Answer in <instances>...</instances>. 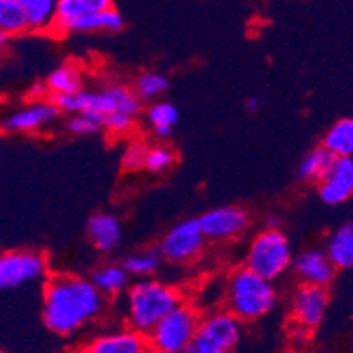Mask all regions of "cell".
<instances>
[{
  "label": "cell",
  "mask_w": 353,
  "mask_h": 353,
  "mask_svg": "<svg viewBox=\"0 0 353 353\" xmlns=\"http://www.w3.org/2000/svg\"><path fill=\"white\" fill-rule=\"evenodd\" d=\"M27 16L28 30L50 32L57 18V0H18Z\"/></svg>",
  "instance_id": "19"
},
{
  "label": "cell",
  "mask_w": 353,
  "mask_h": 353,
  "mask_svg": "<svg viewBox=\"0 0 353 353\" xmlns=\"http://www.w3.org/2000/svg\"><path fill=\"white\" fill-rule=\"evenodd\" d=\"M95 287L104 297H117L128 287V272L123 265L105 264L95 269L90 276Z\"/></svg>",
  "instance_id": "20"
},
{
  "label": "cell",
  "mask_w": 353,
  "mask_h": 353,
  "mask_svg": "<svg viewBox=\"0 0 353 353\" xmlns=\"http://www.w3.org/2000/svg\"><path fill=\"white\" fill-rule=\"evenodd\" d=\"M146 117L152 127H155V125H171V127H174L179 113L171 102H157V104L148 109Z\"/></svg>",
  "instance_id": "30"
},
{
  "label": "cell",
  "mask_w": 353,
  "mask_h": 353,
  "mask_svg": "<svg viewBox=\"0 0 353 353\" xmlns=\"http://www.w3.org/2000/svg\"><path fill=\"white\" fill-rule=\"evenodd\" d=\"M278 294L272 281L256 274L252 269L241 268L234 271L227 283V304L229 311L241 322H253L274 307Z\"/></svg>",
  "instance_id": "3"
},
{
  "label": "cell",
  "mask_w": 353,
  "mask_h": 353,
  "mask_svg": "<svg viewBox=\"0 0 353 353\" xmlns=\"http://www.w3.org/2000/svg\"><path fill=\"white\" fill-rule=\"evenodd\" d=\"M0 28L9 37L28 32L27 16L18 0H0Z\"/></svg>",
  "instance_id": "25"
},
{
  "label": "cell",
  "mask_w": 353,
  "mask_h": 353,
  "mask_svg": "<svg viewBox=\"0 0 353 353\" xmlns=\"http://www.w3.org/2000/svg\"><path fill=\"white\" fill-rule=\"evenodd\" d=\"M243 336L241 320L230 311H216L199 320L188 353H229Z\"/></svg>",
  "instance_id": "7"
},
{
  "label": "cell",
  "mask_w": 353,
  "mask_h": 353,
  "mask_svg": "<svg viewBox=\"0 0 353 353\" xmlns=\"http://www.w3.org/2000/svg\"><path fill=\"white\" fill-rule=\"evenodd\" d=\"M48 272V260L41 252L14 250L0 255V290L18 288L41 280Z\"/></svg>",
  "instance_id": "8"
},
{
  "label": "cell",
  "mask_w": 353,
  "mask_h": 353,
  "mask_svg": "<svg viewBox=\"0 0 353 353\" xmlns=\"http://www.w3.org/2000/svg\"><path fill=\"white\" fill-rule=\"evenodd\" d=\"M46 86L50 90V95L78 94L83 90V72L74 63H65L48 76Z\"/></svg>",
  "instance_id": "23"
},
{
  "label": "cell",
  "mask_w": 353,
  "mask_h": 353,
  "mask_svg": "<svg viewBox=\"0 0 353 353\" xmlns=\"http://www.w3.org/2000/svg\"><path fill=\"white\" fill-rule=\"evenodd\" d=\"M134 123H136V117L128 113H109L104 117L101 127L105 128L111 136H125V134L132 132Z\"/></svg>",
  "instance_id": "29"
},
{
  "label": "cell",
  "mask_w": 353,
  "mask_h": 353,
  "mask_svg": "<svg viewBox=\"0 0 353 353\" xmlns=\"http://www.w3.org/2000/svg\"><path fill=\"white\" fill-rule=\"evenodd\" d=\"M292 262V250L287 236L280 229H268L253 239L246 255L245 268L274 281Z\"/></svg>",
  "instance_id": "6"
},
{
  "label": "cell",
  "mask_w": 353,
  "mask_h": 353,
  "mask_svg": "<svg viewBox=\"0 0 353 353\" xmlns=\"http://www.w3.org/2000/svg\"><path fill=\"white\" fill-rule=\"evenodd\" d=\"M181 303L183 294L171 285L153 280L137 281L128 290V323L148 336L169 311Z\"/></svg>",
  "instance_id": "4"
},
{
  "label": "cell",
  "mask_w": 353,
  "mask_h": 353,
  "mask_svg": "<svg viewBox=\"0 0 353 353\" xmlns=\"http://www.w3.org/2000/svg\"><path fill=\"white\" fill-rule=\"evenodd\" d=\"M150 148L143 143H134L127 148V152L123 155V167L127 171H139L144 169L146 163V155Z\"/></svg>",
  "instance_id": "31"
},
{
  "label": "cell",
  "mask_w": 353,
  "mask_h": 353,
  "mask_svg": "<svg viewBox=\"0 0 353 353\" xmlns=\"http://www.w3.org/2000/svg\"><path fill=\"white\" fill-rule=\"evenodd\" d=\"M201 314L195 306L181 303L150 330L148 343L150 350L157 353L188 352L192 339L197 330Z\"/></svg>",
  "instance_id": "5"
},
{
  "label": "cell",
  "mask_w": 353,
  "mask_h": 353,
  "mask_svg": "<svg viewBox=\"0 0 353 353\" xmlns=\"http://www.w3.org/2000/svg\"><path fill=\"white\" fill-rule=\"evenodd\" d=\"M248 213L243 208L223 206L211 210L199 218V225L206 239L223 241L239 236L248 227Z\"/></svg>",
  "instance_id": "11"
},
{
  "label": "cell",
  "mask_w": 353,
  "mask_h": 353,
  "mask_svg": "<svg viewBox=\"0 0 353 353\" xmlns=\"http://www.w3.org/2000/svg\"><path fill=\"white\" fill-rule=\"evenodd\" d=\"M176 162V153L169 146H153L148 150L144 169L152 172H162Z\"/></svg>",
  "instance_id": "28"
},
{
  "label": "cell",
  "mask_w": 353,
  "mask_h": 353,
  "mask_svg": "<svg viewBox=\"0 0 353 353\" xmlns=\"http://www.w3.org/2000/svg\"><path fill=\"white\" fill-rule=\"evenodd\" d=\"M169 88V81L163 74L159 72H144L137 78L134 85V92L141 101H153L162 95Z\"/></svg>",
  "instance_id": "27"
},
{
  "label": "cell",
  "mask_w": 353,
  "mask_h": 353,
  "mask_svg": "<svg viewBox=\"0 0 353 353\" xmlns=\"http://www.w3.org/2000/svg\"><path fill=\"white\" fill-rule=\"evenodd\" d=\"M294 271L303 280V283L327 287L334 280L336 268H334V264L330 262L325 252H322V250H310V252L301 253L294 260Z\"/></svg>",
  "instance_id": "16"
},
{
  "label": "cell",
  "mask_w": 353,
  "mask_h": 353,
  "mask_svg": "<svg viewBox=\"0 0 353 353\" xmlns=\"http://www.w3.org/2000/svg\"><path fill=\"white\" fill-rule=\"evenodd\" d=\"M65 128L74 136H92V134H97L101 130V125L86 114H74L67 121Z\"/></svg>",
  "instance_id": "32"
},
{
  "label": "cell",
  "mask_w": 353,
  "mask_h": 353,
  "mask_svg": "<svg viewBox=\"0 0 353 353\" xmlns=\"http://www.w3.org/2000/svg\"><path fill=\"white\" fill-rule=\"evenodd\" d=\"M319 195L329 206H338L353 197V160L338 157L325 176L319 181Z\"/></svg>",
  "instance_id": "12"
},
{
  "label": "cell",
  "mask_w": 353,
  "mask_h": 353,
  "mask_svg": "<svg viewBox=\"0 0 353 353\" xmlns=\"http://www.w3.org/2000/svg\"><path fill=\"white\" fill-rule=\"evenodd\" d=\"M153 132L157 137H169L172 134V127L171 125H155Z\"/></svg>",
  "instance_id": "34"
},
{
  "label": "cell",
  "mask_w": 353,
  "mask_h": 353,
  "mask_svg": "<svg viewBox=\"0 0 353 353\" xmlns=\"http://www.w3.org/2000/svg\"><path fill=\"white\" fill-rule=\"evenodd\" d=\"M108 8H113L111 0H57V18H54L51 30L63 23H69L76 18H81L88 12Z\"/></svg>",
  "instance_id": "22"
},
{
  "label": "cell",
  "mask_w": 353,
  "mask_h": 353,
  "mask_svg": "<svg viewBox=\"0 0 353 353\" xmlns=\"http://www.w3.org/2000/svg\"><path fill=\"white\" fill-rule=\"evenodd\" d=\"M88 353H146L150 350L146 334L136 329L120 330V332L99 336L86 346Z\"/></svg>",
  "instance_id": "15"
},
{
  "label": "cell",
  "mask_w": 353,
  "mask_h": 353,
  "mask_svg": "<svg viewBox=\"0 0 353 353\" xmlns=\"http://www.w3.org/2000/svg\"><path fill=\"white\" fill-rule=\"evenodd\" d=\"M206 246V236L199 220H185L172 227L160 243V255L172 264H187L197 259Z\"/></svg>",
  "instance_id": "9"
},
{
  "label": "cell",
  "mask_w": 353,
  "mask_h": 353,
  "mask_svg": "<svg viewBox=\"0 0 353 353\" xmlns=\"http://www.w3.org/2000/svg\"><path fill=\"white\" fill-rule=\"evenodd\" d=\"M104 295L94 281L74 274H53L43 294L44 325L57 336L69 338L99 319Z\"/></svg>",
  "instance_id": "1"
},
{
  "label": "cell",
  "mask_w": 353,
  "mask_h": 353,
  "mask_svg": "<svg viewBox=\"0 0 353 353\" xmlns=\"http://www.w3.org/2000/svg\"><path fill=\"white\" fill-rule=\"evenodd\" d=\"M8 39H9V35L6 34V32L2 30V28H0V48H4V46H6V43H8Z\"/></svg>",
  "instance_id": "36"
},
{
  "label": "cell",
  "mask_w": 353,
  "mask_h": 353,
  "mask_svg": "<svg viewBox=\"0 0 353 353\" xmlns=\"http://www.w3.org/2000/svg\"><path fill=\"white\" fill-rule=\"evenodd\" d=\"M88 237L99 252H113L121 241L120 221L111 214H94L88 220Z\"/></svg>",
  "instance_id": "17"
},
{
  "label": "cell",
  "mask_w": 353,
  "mask_h": 353,
  "mask_svg": "<svg viewBox=\"0 0 353 353\" xmlns=\"http://www.w3.org/2000/svg\"><path fill=\"white\" fill-rule=\"evenodd\" d=\"M325 253L336 269H353V223H345L329 237Z\"/></svg>",
  "instance_id": "18"
},
{
  "label": "cell",
  "mask_w": 353,
  "mask_h": 353,
  "mask_svg": "<svg viewBox=\"0 0 353 353\" xmlns=\"http://www.w3.org/2000/svg\"><path fill=\"white\" fill-rule=\"evenodd\" d=\"M162 255L155 250H146V252L134 253L123 260V268L128 276H137V278H150L155 274L157 269L160 268Z\"/></svg>",
  "instance_id": "26"
},
{
  "label": "cell",
  "mask_w": 353,
  "mask_h": 353,
  "mask_svg": "<svg viewBox=\"0 0 353 353\" xmlns=\"http://www.w3.org/2000/svg\"><path fill=\"white\" fill-rule=\"evenodd\" d=\"M59 114V108L53 104L51 99H39V101H30V104L11 114L2 127L9 132H37L53 123Z\"/></svg>",
  "instance_id": "13"
},
{
  "label": "cell",
  "mask_w": 353,
  "mask_h": 353,
  "mask_svg": "<svg viewBox=\"0 0 353 353\" xmlns=\"http://www.w3.org/2000/svg\"><path fill=\"white\" fill-rule=\"evenodd\" d=\"M322 146L327 148L336 159L353 155V120L341 118L327 130Z\"/></svg>",
  "instance_id": "21"
},
{
  "label": "cell",
  "mask_w": 353,
  "mask_h": 353,
  "mask_svg": "<svg viewBox=\"0 0 353 353\" xmlns=\"http://www.w3.org/2000/svg\"><path fill=\"white\" fill-rule=\"evenodd\" d=\"M50 99L59 108L60 113L86 114L99 125L109 113L120 111L136 117L141 111V99L137 97L136 92L120 85L108 86L99 92L81 90L78 94H54L50 95Z\"/></svg>",
  "instance_id": "2"
},
{
  "label": "cell",
  "mask_w": 353,
  "mask_h": 353,
  "mask_svg": "<svg viewBox=\"0 0 353 353\" xmlns=\"http://www.w3.org/2000/svg\"><path fill=\"white\" fill-rule=\"evenodd\" d=\"M329 304V292L322 285L303 283L294 294L292 320L297 325L313 330L322 323Z\"/></svg>",
  "instance_id": "10"
},
{
  "label": "cell",
  "mask_w": 353,
  "mask_h": 353,
  "mask_svg": "<svg viewBox=\"0 0 353 353\" xmlns=\"http://www.w3.org/2000/svg\"><path fill=\"white\" fill-rule=\"evenodd\" d=\"M259 108H260L259 97H250L248 101H246V109H248L250 113H255V111H259Z\"/></svg>",
  "instance_id": "35"
},
{
  "label": "cell",
  "mask_w": 353,
  "mask_h": 353,
  "mask_svg": "<svg viewBox=\"0 0 353 353\" xmlns=\"http://www.w3.org/2000/svg\"><path fill=\"white\" fill-rule=\"evenodd\" d=\"M334 160H336V157H334L327 148H316V150H313V152L307 153V155L304 157L299 169H297V176H299L301 179H304V181L319 183L320 179L329 172Z\"/></svg>",
  "instance_id": "24"
},
{
  "label": "cell",
  "mask_w": 353,
  "mask_h": 353,
  "mask_svg": "<svg viewBox=\"0 0 353 353\" xmlns=\"http://www.w3.org/2000/svg\"><path fill=\"white\" fill-rule=\"evenodd\" d=\"M28 99L30 101H39V99H48L50 97V90H48L46 83H35L28 88Z\"/></svg>",
  "instance_id": "33"
},
{
  "label": "cell",
  "mask_w": 353,
  "mask_h": 353,
  "mask_svg": "<svg viewBox=\"0 0 353 353\" xmlns=\"http://www.w3.org/2000/svg\"><path fill=\"white\" fill-rule=\"evenodd\" d=\"M123 27V18L114 8L101 9L76 18V20L53 28L51 34H95V32H118Z\"/></svg>",
  "instance_id": "14"
}]
</instances>
